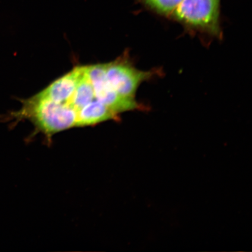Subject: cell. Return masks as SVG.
Segmentation results:
<instances>
[{
	"label": "cell",
	"instance_id": "5",
	"mask_svg": "<svg viewBox=\"0 0 252 252\" xmlns=\"http://www.w3.org/2000/svg\"><path fill=\"white\" fill-rule=\"evenodd\" d=\"M84 69V65L77 66L53 81L45 89L36 94L37 95L56 102H65L74 93Z\"/></svg>",
	"mask_w": 252,
	"mask_h": 252
},
{
	"label": "cell",
	"instance_id": "1",
	"mask_svg": "<svg viewBox=\"0 0 252 252\" xmlns=\"http://www.w3.org/2000/svg\"><path fill=\"white\" fill-rule=\"evenodd\" d=\"M15 118L26 119L36 130L47 137L60 132L78 127L76 111L66 103L56 102L35 94L23 101Z\"/></svg>",
	"mask_w": 252,
	"mask_h": 252
},
{
	"label": "cell",
	"instance_id": "3",
	"mask_svg": "<svg viewBox=\"0 0 252 252\" xmlns=\"http://www.w3.org/2000/svg\"><path fill=\"white\" fill-rule=\"evenodd\" d=\"M105 70L106 80L112 89L123 96L133 99H136L141 84L160 75L158 69L138 70L126 53L114 61L105 63Z\"/></svg>",
	"mask_w": 252,
	"mask_h": 252
},
{
	"label": "cell",
	"instance_id": "2",
	"mask_svg": "<svg viewBox=\"0 0 252 252\" xmlns=\"http://www.w3.org/2000/svg\"><path fill=\"white\" fill-rule=\"evenodd\" d=\"M220 0H182L170 20L191 33L220 39Z\"/></svg>",
	"mask_w": 252,
	"mask_h": 252
},
{
	"label": "cell",
	"instance_id": "4",
	"mask_svg": "<svg viewBox=\"0 0 252 252\" xmlns=\"http://www.w3.org/2000/svg\"><path fill=\"white\" fill-rule=\"evenodd\" d=\"M87 73L92 83L96 99L119 116L121 113L141 110L146 106L136 99L121 95L109 86L105 77V64L86 65Z\"/></svg>",
	"mask_w": 252,
	"mask_h": 252
},
{
	"label": "cell",
	"instance_id": "6",
	"mask_svg": "<svg viewBox=\"0 0 252 252\" xmlns=\"http://www.w3.org/2000/svg\"><path fill=\"white\" fill-rule=\"evenodd\" d=\"M148 10L169 19L182 0H136Z\"/></svg>",
	"mask_w": 252,
	"mask_h": 252
}]
</instances>
